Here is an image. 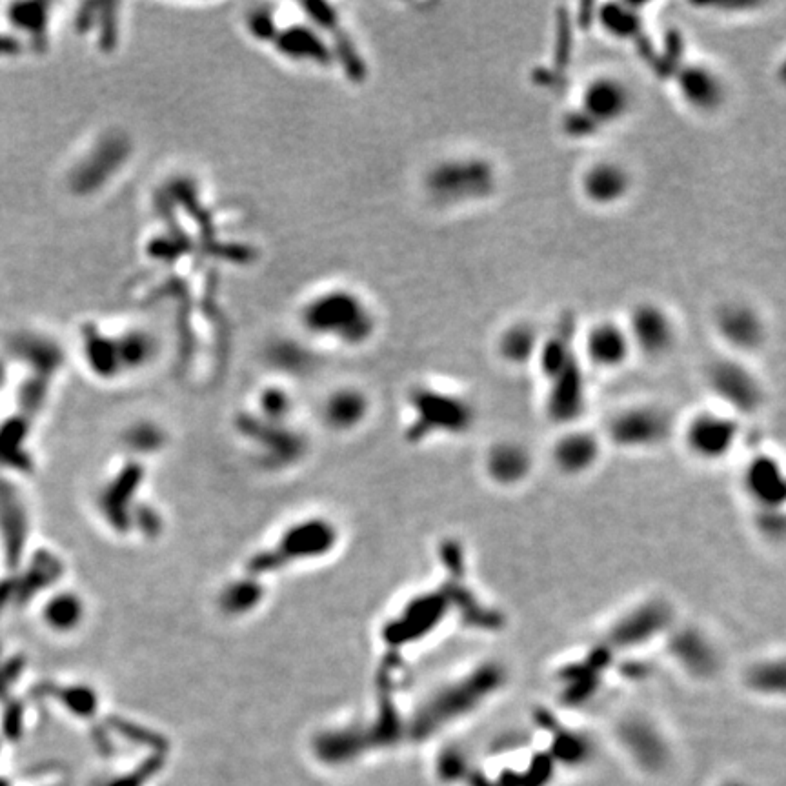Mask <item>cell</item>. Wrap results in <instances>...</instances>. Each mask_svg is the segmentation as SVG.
<instances>
[{
    "label": "cell",
    "instance_id": "cell-1",
    "mask_svg": "<svg viewBox=\"0 0 786 786\" xmlns=\"http://www.w3.org/2000/svg\"><path fill=\"white\" fill-rule=\"evenodd\" d=\"M510 683L508 668L497 659H483L446 679L424 697L412 719V734L435 736L492 703Z\"/></svg>",
    "mask_w": 786,
    "mask_h": 786
},
{
    "label": "cell",
    "instance_id": "cell-2",
    "mask_svg": "<svg viewBox=\"0 0 786 786\" xmlns=\"http://www.w3.org/2000/svg\"><path fill=\"white\" fill-rule=\"evenodd\" d=\"M499 188V166L483 153H450L432 162L423 173L426 201L444 212L481 206L492 201Z\"/></svg>",
    "mask_w": 786,
    "mask_h": 786
},
{
    "label": "cell",
    "instance_id": "cell-3",
    "mask_svg": "<svg viewBox=\"0 0 786 786\" xmlns=\"http://www.w3.org/2000/svg\"><path fill=\"white\" fill-rule=\"evenodd\" d=\"M299 323L310 337L346 348L370 343L379 328L368 299L344 286L324 288L308 297L299 310Z\"/></svg>",
    "mask_w": 786,
    "mask_h": 786
},
{
    "label": "cell",
    "instance_id": "cell-4",
    "mask_svg": "<svg viewBox=\"0 0 786 786\" xmlns=\"http://www.w3.org/2000/svg\"><path fill=\"white\" fill-rule=\"evenodd\" d=\"M406 439L426 443L430 439H461L477 424L479 412L466 393L439 384L421 383L408 395Z\"/></svg>",
    "mask_w": 786,
    "mask_h": 786
},
{
    "label": "cell",
    "instance_id": "cell-5",
    "mask_svg": "<svg viewBox=\"0 0 786 786\" xmlns=\"http://www.w3.org/2000/svg\"><path fill=\"white\" fill-rule=\"evenodd\" d=\"M635 93L615 73H597L583 84L574 108L563 117V131L572 139H592L632 115Z\"/></svg>",
    "mask_w": 786,
    "mask_h": 786
},
{
    "label": "cell",
    "instance_id": "cell-6",
    "mask_svg": "<svg viewBox=\"0 0 786 786\" xmlns=\"http://www.w3.org/2000/svg\"><path fill=\"white\" fill-rule=\"evenodd\" d=\"M677 426L670 410L655 403L626 404L606 417L599 434L606 448L623 454H648L665 446Z\"/></svg>",
    "mask_w": 786,
    "mask_h": 786
},
{
    "label": "cell",
    "instance_id": "cell-7",
    "mask_svg": "<svg viewBox=\"0 0 786 786\" xmlns=\"http://www.w3.org/2000/svg\"><path fill=\"white\" fill-rule=\"evenodd\" d=\"M677 621L676 608L668 597L646 595L623 608L608 623L605 643L615 652H643L650 646L663 645Z\"/></svg>",
    "mask_w": 786,
    "mask_h": 786
},
{
    "label": "cell",
    "instance_id": "cell-8",
    "mask_svg": "<svg viewBox=\"0 0 786 786\" xmlns=\"http://www.w3.org/2000/svg\"><path fill=\"white\" fill-rule=\"evenodd\" d=\"M706 390L714 406L725 410L745 423L765 410V383L746 359L723 353L705 368Z\"/></svg>",
    "mask_w": 786,
    "mask_h": 786
},
{
    "label": "cell",
    "instance_id": "cell-9",
    "mask_svg": "<svg viewBox=\"0 0 786 786\" xmlns=\"http://www.w3.org/2000/svg\"><path fill=\"white\" fill-rule=\"evenodd\" d=\"M745 423L725 410L710 406L688 415L679 428V441L688 457L696 463H725L743 441Z\"/></svg>",
    "mask_w": 786,
    "mask_h": 786
},
{
    "label": "cell",
    "instance_id": "cell-10",
    "mask_svg": "<svg viewBox=\"0 0 786 786\" xmlns=\"http://www.w3.org/2000/svg\"><path fill=\"white\" fill-rule=\"evenodd\" d=\"M668 661L694 683H712L723 672V652L703 626L679 623L663 641Z\"/></svg>",
    "mask_w": 786,
    "mask_h": 786
},
{
    "label": "cell",
    "instance_id": "cell-11",
    "mask_svg": "<svg viewBox=\"0 0 786 786\" xmlns=\"http://www.w3.org/2000/svg\"><path fill=\"white\" fill-rule=\"evenodd\" d=\"M339 534L330 521L308 519L293 523L284 530L279 543L270 552L253 561L252 574H266L270 570H281L283 566L313 561L332 552Z\"/></svg>",
    "mask_w": 786,
    "mask_h": 786
},
{
    "label": "cell",
    "instance_id": "cell-12",
    "mask_svg": "<svg viewBox=\"0 0 786 786\" xmlns=\"http://www.w3.org/2000/svg\"><path fill=\"white\" fill-rule=\"evenodd\" d=\"M712 330L728 355L750 359L768 343V324L756 304L728 299L712 313Z\"/></svg>",
    "mask_w": 786,
    "mask_h": 786
},
{
    "label": "cell",
    "instance_id": "cell-13",
    "mask_svg": "<svg viewBox=\"0 0 786 786\" xmlns=\"http://www.w3.org/2000/svg\"><path fill=\"white\" fill-rule=\"evenodd\" d=\"M634 355L646 361H661L676 350L679 326L670 308L654 299H643L623 319Z\"/></svg>",
    "mask_w": 786,
    "mask_h": 786
},
{
    "label": "cell",
    "instance_id": "cell-14",
    "mask_svg": "<svg viewBox=\"0 0 786 786\" xmlns=\"http://www.w3.org/2000/svg\"><path fill=\"white\" fill-rule=\"evenodd\" d=\"M672 86L677 101L696 117H716L730 99L725 75L706 61L681 62L672 73Z\"/></svg>",
    "mask_w": 786,
    "mask_h": 786
},
{
    "label": "cell",
    "instance_id": "cell-15",
    "mask_svg": "<svg viewBox=\"0 0 786 786\" xmlns=\"http://www.w3.org/2000/svg\"><path fill=\"white\" fill-rule=\"evenodd\" d=\"M606 444L599 432L575 424L561 428L548 446V461L555 474L577 481L594 474L605 457Z\"/></svg>",
    "mask_w": 786,
    "mask_h": 786
},
{
    "label": "cell",
    "instance_id": "cell-16",
    "mask_svg": "<svg viewBox=\"0 0 786 786\" xmlns=\"http://www.w3.org/2000/svg\"><path fill=\"white\" fill-rule=\"evenodd\" d=\"M588 408L585 363L579 357L545 379L543 410L550 424L561 428L583 424Z\"/></svg>",
    "mask_w": 786,
    "mask_h": 786
},
{
    "label": "cell",
    "instance_id": "cell-17",
    "mask_svg": "<svg viewBox=\"0 0 786 786\" xmlns=\"http://www.w3.org/2000/svg\"><path fill=\"white\" fill-rule=\"evenodd\" d=\"M579 353L585 366L601 373L623 370L634 357V348L623 319L599 317L579 332Z\"/></svg>",
    "mask_w": 786,
    "mask_h": 786
},
{
    "label": "cell",
    "instance_id": "cell-18",
    "mask_svg": "<svg viewBox=\"0 0 786 786\" xmlns=\"http://www.w3.org/2000/svg\"><path fill=\"white\" fill-rule=\"evenodd\" d=\"M634 173L625 162L601 157L588 162L577 181L581 199L597 210H614L634 192Z\"/></svg>",
    "mask_w": 786,
    "mask_h": 786
},
{
    "label": "cell",
    "instance_id": "cell-19",
    "mask_svg": "<svg viewBox=\"0 0 786 786\" xmlns=\"http://www.w3.org/2000/svg\"><path fill=\"white\" fill-rule=\"evenodd\" d=\"M741 492L752 510H785L786 475L774 452L757 450L746 459L739 475Z\"/></svg>",
    "mask_w": 786,
    "mask_h": 786
},
{
    "label": "cell",
    "instance_id": "cell-20",
    "mask_svg": "<svg viewBox=\"0 0 786 786\" xmlns=\"http://www.w3.org/2000/svg\"><path fill=\"white\" fill-rule=\"evenodd\" d=\"M481 472L486 483L497 490L512 492L523 488L535 472V455L528 444L514 437L488 444L481 457Z\"/></svg>",
    "mask_w": 786,
    "mask_h": 786
},
{
    "label": "cell",
    "instance_id": "cell-21",
    "mask_svg": "<svg viewBox=\"0 0 786 786\" xmlns=\"http://www.w3.org/2000/svg\"><path fill=\"white\" fill-rule=\"evenodd\" d=\"M28 523V508L21 492L0 474V552L10 570H19L24 559Z\"/></svg>",
    "mask_w": 786,
    "mask_h": 786
},
{
    "label": "cell",
    "instance_id": "cell-22",
    "mask_svg": "<svg viewBox=\"0 0 786 786\" xmlns=\"http://www.w3.org/2000/svg\"><path fill=\"white\" fill-rule=\"evenodd\" d=\"M545 332L530 319H515L495 337V355L510 368L535 366Z\"/></svg>",
    "mask_w": 786,
    "mask_h": 786
},
{
    "label": "cell",
    "instance_id": "cell-23",
    "mask_svg": "<svg viewBox=\"0 0 786 786\" xmlns=\"http://www.w3.org/2000/svg\"><path fill=\"white\" fill-rule=\"evenodd\" d=\"M372 412V401L361 388L341 386L324 399L321 417L333 432H353L361 428Z\"/></svg>",
    "mask_w": 786,
    "mask_h": 786
},
{
    "label": "cell",
    "instance_id": "cell-24",
    "mask_svg": "<svg viewBox=\"0 0 786 786\" xmlns=\"http://www.w3.org/2000/svg\"><path fill=\"white\" fill-rule=\"evenodd\" d=\"M617 736L641 765L657 766L666 759L665 737L643 716H628L617 726Z\"/></svg>",
    "mask_w": 786,
    "mask_h": 786
},
{
    "label": "cell",
    "instance_id": "cell-25",
    "mask_svg": "<svg viewBox=\"0 0 786 786\" xmlns=\"http://www.w3.org/2000/svg\"><path fill=\"white\" fill-rule=\"evenodd\" d=\"M41 623L55 635H70L81 628L86 619V603L81 595L71 590L51 592L42 601Z\"/></svg>",
    "mask_w": 786,
    "mask_h": 786
},
{
    "label": "cell",
    "instance_id": "cell-26",
    "mask_svg": "<svg viewBox=\"0 0 786 786\" xmlns=\"http://www.w3.org/2000/svg\"><path fill=\"white\" fill-rule=\"evenodd\" d=\"M743 685L752 696L781 699L785 696V657L772 654L754 659L743 670Z\"/></svg>",
    "mask_w": 786,
    "mask_h": 786
},
{
    "label": "cell",
    "instance_id": "cell-27",
    "mask_svg": "<svg viewBox=\"0 0 786 786\" xmlns=\"http://www.w3.org/2000/svg\"><path fill=\"white\" fill-rule=\"evenodd\" d=\"M597 17H599V26L603 28V31L617 41L634 39L635 35L643 30V24H645L641 6L621 4V2L605 4Z\"/></svg>",
    "mask_w": 786,
    "mask_h": 786
},
{
    "label": "cell",
    "instance_id": "cell-28",
    "mask_svg": "<svg viewBox=\"0 0 786 786\" xmlns=\"http://www.w3.org/2000/svg\"><path fill=\"white\" fill-rule=\"evenodd\" d=\"M264 597V588L259 581H252L248 577L235 579L230 585L222 588L219 595V606L222 612L228 615H244L252 612Z\"/></svg>",
    "mask_w": 786,
    "mask_h": 786
},
{
    "label": "cell",
    "instance_id": "cell-29",
    "mask_svg": "<svg viewBox=\"0 0 786 786\" xmlns=\"http://www.w3.org/2000/svg\"><path fill=\"white\" fill-rule=\"evenodd\" d=\"M752 526L757 537L768 545H781L785 541V510H756L752 514Z\"/></svg>",
    "mask_w": 786,
    "mask_h": 786
},
{
    "label": "cell",
    "instance_id": "cell-30",
    "mask_svg": "<svg viewBox=\"0 0 786 786\" xmlns=\"http://www.w3.org/2000/svg\"><path fill=\"white\" fill-rule=\"evenodd\" d=\"M726 786H741V785H726Z\"/></svg>",
    "mask_w": 786,
    "mask_h": 786
}]
</instances>
